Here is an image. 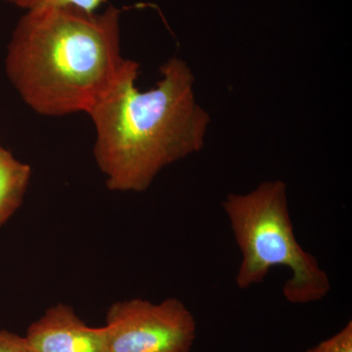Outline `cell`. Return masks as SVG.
<instances>
[{"label":"cell","mask_w":352,"mask_h":352,"mask_svg":"<svg viewBox=\"0 0 352 352\" xmlns=\"http://www.w3.org/2000/svg\"><path fill=\"white\" fill-rule=\"evenodd\" d=\"M120 10L74 7L27 11L7 47V76L23 101L46 117L89 113L139 63L122 57Z\"/></svg>","instance_id":"1"},{"label":"cell","mask_w":352,"mask_h":352,"mask_svg":"<svg viewBox=\"0 0 352 352\" xmlns=\"http://www.w3.org/2000/svg\"><path fill=\"white\" fill-rule=\"evenodd\" d=\"M162 78L140 91L122 83L88 115L96 131L94 159L111 191L144 192L164 168L205 145L210 117L195 96V76L173 57Z\"/></svg>","instance_id":"2"},{"label":"cell","mask_w":352,"mask_h":352,"mask_svg":"<svg viewBox=\"0 0 352 352\" xmlns=\"http://www.w3.org/2000/svg\"><path fill=\"white\" fill-rule=\"evenodd\" d=\"M283 180H267L245 194L231 193L222 201L242 261L236 274L240 289L263 283L274 267H287L291 277L282 288L292 305L320 302L331 291L329 275L314 254L296 239Z\"/></svg>","instance_id":"3"},{"label":"cell","mask_w":352,"mask_h":352,"mask_svg":"<svg viewBox=\"0 0 352 352\" xmlns=\"http://www.w3.org/2000/svg\"><path fill=\"white\" fill-rule=\"evenodd\" d=\"M104 328L110 352H191L197 337L195 316L177 298L113 303Z\"/></svg>","instance_id":"4"},{"label":"cell","mask_w":352,"mask_h":352,"mask_svg":"<svg viewBox=\"0 0 352 352\" xmlns=\"http://www.w3.org/2000/svg\"><path fill=\"white\" fill-rule=\"evenodd\" d=\"M25 340L34 352H110L105 328L90 327L65 303L32 322Z\"/></svg>","instance_id":"5"},{"label":"cell","mask_w":352,"mask_h":352,"mask_svg":"<svg viewBox=\"0 0 352 352\" xmlns=\"http://www.w3.org/2000/svg\"><path fill=\"white\" fill-rule=\"evenodd\" d=\"M31 175L29 164L0 145V228L19 210Z\"/></svg>","instance_id":"6"},{"label":"cell","mask_w":352,"mask_h":352,"mask_svg":"<svg viewBox=\"0 0 352 352\" xmlns=\"http://www.w3.org/2000/svg\"><path fill=\"white\" fill-rule=\"evenodd\" d=\"M8 3L27 11L41 8L74 7L87 12H97L106 0H6Z\"/></svg>","instance_id":"7"},{"label":"cell","mask_w":352,"mask_h":352,"mask_svg":"<svg viewBox=\"0 0 352 352\" xmlns=\"http://www.w3.org/2000/svg\"><path fill=\"white\" fill-rule=\"evenodd\" d=\"M307 352H352V322L349 321L339 332Z\"/></svg>","instance_id":"8"},{"label":"cell","mask_w":352,"mask_h":352,"mask_svg":"<svg viewBox=\"0 0 352 352\" xmlns=\"http://www.w3.org/2000/svg\"><path fill=\"white\" fill-rule=\"evenodd\" d=\"M0 352H34L28 344L25 337L17 333L0 330Z\"/></svg>","instance_id":"9"}]
</instances>
